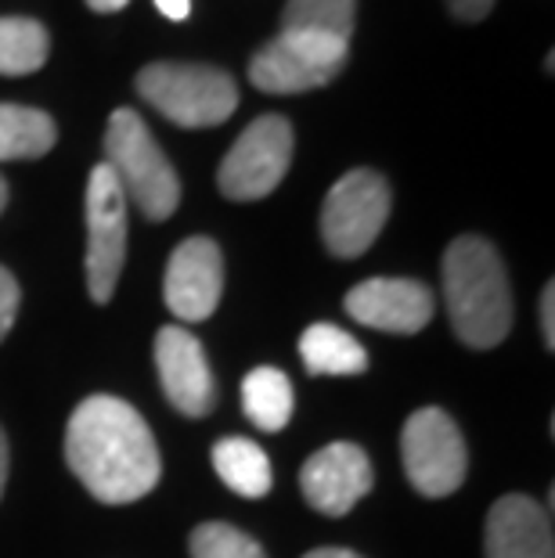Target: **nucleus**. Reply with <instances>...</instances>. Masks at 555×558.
Returning a JSON list of instances; mask_svg holds the SVG:
<instances>
[{
    "label": "nucleus",
    "instance_id": "21",
    "mask_svg": "<svg viewBox=\"0 0 555 558\" xmlns=\"http://www.w3.org/2000/svg\"><path fill=\"white\" fill-rule=\"evenodd\" d=\"M188 548H192V558H267L260 541H253L245 530L231 526V522H203V526H195Z\"/></svg>",
    "mask_w": 555,
    "mask_h": 558
},
{
    "label": "nucleus",
    "instance_id": "14",
    "mask_svg": "<svg viewBox=\"0 0 555 558\" xmlns=\"http://www.w3.org/2000/svg\"><path fill=\"white\" fill-rule=\"evenodd\" d=\"M487 558H555L552 512L527 494H505L487 515Z\"/></svg>",
    "mask_w": 555,
    "mask_h": 558
},
{
    "label": "nucleus",
    "instance_id": "19",
    "mask_svg": "<svg viewBox=\"0 0 555 558\" xmlns=\"http://www.w3.org/2000/svg\"><path fill=\"white\" fill-rule=\"evenodd\" d=\"M51 54V37L44 22L26 15L0 19V76H29Z\"/></svg>",
    "mask_w": 555,
    "mask_h": 558
},
{
    "label": "nucleus",
    "instance_id": "11",
    "mask_svg": "<svg viewBox=\"0 0 555 558\" xmlns=\"http://www.w3.org/2000/svg\"><path fill=\"white\" fill-rule=\"evenodd\" d=\"M156 367L162 393L184 418H206L217 408L214 367L206 361V350L195 331L184 325H167L156 336Z\"/></svg>",
    "mask_w": 555,
    "mask_h": 558
},
{
    "label": "nucleus",
    "instance_id": "10",
    "mask_svg": "<svg viewBox=\"0 0 555 558\" xmlns=\"http://www.w3.org/2000/svg\"><path fill=\"white\" fill-rule=\"evenodd\" d=\"M224 295V253L214 239L195 234L173 248L167 278H162V300L170 314L184 325L214 317Z\"/></svg>",
    "mask_w": 555,
    "mask_h": 558
},
{
    "label": "nucleus",
    "instance_id": "5",
    "mask_svg": "<svg viewBox=\"0 0 555 558\" xmlns=\"http://www.w3.org/2000/svg\"><path fill=\"white\" fill-rule=\"evenodd\" d=\"M292 148V123L286 116H260L242 130L231 151L224 156L217 170V187L231 202H256L267 198L275 187L286 181Z\"/></svg>",
    "mask_w": 555,
    "mask_h": 558
},
{
    "label": "nucleus",
    "instance_id": "29",
    "mask_svg": "<svg viewBox=\"0 0 555 558\" xmlns=\"http://www.w3.org/2000/svg\"><path fill=\"white\" fill-rule=\"evenodd\" d=\"M4 206H8V181L0 177V213H4Z\"/></svg>",
    "mask_w": 555,
    "mask_h": 558
},
{
    "label": "nucleus",
    "instance_id": "15",
    "mask_svg": "<svg viewBox=\"0 0 555 558\" xmlns=\"http://www.w3.org/2000/svg\"><path fill=\"white\" fill-rule=\"evenodd\" d=\"M306 375H361L369 372V353L350 331L336 325H311L300 339Z\"/></svg>",
    "mask_w": 555,
    "mask_h": 558
},
{
    "label": "nucleus",
    "instance_id": "2",
    "mask_svg": "<svg viewBox=\"0 0 555 558\" xmlns=\"http://www.w3.org/2000/svg\"><path fill=\"white\" fill-rule=\"evenodd\" d=\"M444 303L455 336L472 350H491L512 328V289L505 259L487 239L462 234L444 253Z\"/></svg>",
    "mask_w": 555,
    "mask_h": 558
},
{
    "label": "nucleus",
    "instance_id": "18",
    "mask_svg": "<svg viewBox=\"0 0 555 558\" xmlns=\"http://www.w3.org/2000/svg\"><path fill=\"white\" fill-rule=\"evenodd\" d=\"M214 469H217L220 483L239 497H264V494H270V483H275L267 454L253 444V439H242V436L220 439L214 447Z\"/></svg>",
    "mask_w": 555,
    "mask_h": 558
},
{
    "label": "nucleus",
    "instance_id": "13",
    "mask_svg": "<svg viewBox=\"0 0 555 558\" xmlns=\"http://www.w3.org/2000/svg\"><path fill=\"white\" fill-rule=\"evenodd\" d=\"M372 461L358 444H328L317 454H311L303 461L300 472V486L303 497L311 501V508H317L322 515H347L353 505L361 501L364 494L372 490Z\"/></svg>",
    "mask_w": 555,
    "mask_h": 558
},
{
    "label": "nucleus",
    "instance_id": "6",
    "mask_svg": "<svg viewBox=\"0 0 555 558\" xmlns=\"http://www.w3.org/2000/svg\"><path fill=\"white\" fill-rule=\"evenodd\" d=\"M389 184L375 170H350L339 177L322 206V239L339 259H358L369 253L389 220Z\"/></svg>",
    "mask_w": 555,
    "mask_h": 558
},
{
    "label": "nucleus",
    "instance_id": "4",
    "mask_svg": "<svg viewBox=\"0 0 555 558\" xmlns=\"http://www.w3.org/2000/svg\"><path fill=\"white\" fill-rule=\"evenodd\" d=\"M134 87L159 116L184 130L220 126L239 109V83L217 65L152 62L137 73Z\"/></svg>",
    "mask_w": 555,
    "mask_h": 558
},
{
    "label": "nucleus",
    "instance_id": "24",
    "mask_svg": "<svg viewBox=\"0 0 555 558\" xmlns=\"http://www.w3.org/2000/svg\"><path fill=\"white\" fill-rule=\"evenodd\" d=\"M494 0H447V11L462 22H483L491 15Z\"/></svg>",
    "mask_w": 555,
    "mask_h": 558
},
{
    "label": "nucleus",
    "instance_id": "3",
    "mask_svg": "<svg viewBox=\"0 0 555 558\" xmlns=\"http://www.w3.org/2000/svg\"><path fill=\"white\" fill-rule=\"evenodd\" d=\"M105 166L120 181L126 202L148 220H170L181 206V181L156 134L134 109H116L105 126Z\"/></svg>",
    "mask_w": 555,
    "mask_h": 558
},
{
    "label": "nucleus",
    "instance_id": "22",
    "mask_svg": "<svg viewBox=\"0 0 555 558\" xmlns=\"http://www.w3.org/2000/svg\"><path fill=\"white\" fill-rule=\"evenodd\" d=\"M19 303H22V289L15 275L8 267H0V342L11 328H15V317H19Z\"/></svg>",
    "mask_w": 555,
    "mask_h": 558
},
{
    "label": "nucleus",
    "instance_id": "20",
    "mask_svg": "<svg viewBox=\"0 0 555 558\" xmlns=\"http://www.w3.org/2000/svg\"><path fill=\"white\" fill-rule=\"evenodd\" d=\"M358 26V0H289L281 11V29L289 33H317V37H353Z\"/></svg>",
    "mask_w": 555,
    "mask_h": 558
},
{
    "label": "nucleus",
    "instance_id": "8",
    "mask_svg": "<svg viewBox=\"0 0 555 558\" xmlns=\"http://www.w3.org/2000/svg\"><path fill=\"white\" fill-rule=\"evenodd\" d=\"M400 458H405L411 486L426 497H447L466 483V439L451 414L441 408H419L405 422Z\"/></svg>",
    "mask_w": 555,
    "mask_h": 558
},
{
    "label": "nucleus",
    "instance_id": "17",
    "mask_svg": "<svg viewBox=\"0 0 555 558\" xmlns=\"http://www.w3.org/2000/svg\"><path fill=\"white\" fill-rule=\"evenodd\" d=\"M58 123L29 105H0V162L40 159L55 148Z\"/></svg>",
    "mask_w": 555,
    "mask_h": 558
},
{
    "label": "nucleus",
    "instance_id": "28",
    "mask_svg": "<svg viewBox=\"0 0 555 558\" xmlns=\"http://www.w3.org/2000/svg\"><path fill=\"white\" fill-rule=\"evenodd\" d=\"M303 558H361V555L350 551V548H317V551L303 555Z\"/></svg>",
    "mask_w": 555,
    "mask_h": 558
},
{
    "label": "nucleus",
    "instance_id": "26",
    "mask_svg": "<svg viewBox=\"0 0 555 558\" xmlns=\"http://www.w3.org/2000/svg\"><path fill=\"white\" fill-rule=\"evenodd\" d=\"M8 465H11V450H8V436H4V429H0V497H4Z\"/></svg>",
    "mask_w": 555,
    "mask_h": 558
},
{
    "label": "nucleus",
    "instance_id": "12",
    "mask_svg": "<svg viewBox=\"0 0 555 558\" xmlns=\"http://www.w3.org/2000/svg\"><path fill=\"white\" fill-rule=\"evenodd\" d=\"M436 300L415 278H369L347 292V314L364 328L389 336H415L430 325Z\"/></svg>",
    "mask_w": 555,
    "mask_h": 558
},
{
    "label": "nucleus",
    "instance_id": "27",
    "mask_svg": "<svg viewBox=\"0 0 555 558\" xmlns=\"http://www.w3.org/2000/svg\"><path fill=\"white\" fill-rule=\"evenodd\" d=\"M130 0H87L91 11H98V15H116V11H123Z\"/></svg>",
    "mask_w": 555,
    "mask_h": 558
},
{
    "label": "nucleus",
    "instance_id": "1",
    "mask_svg": "<svg viewBox=\"0 0 555 558\" xmlns=\"http://www.w3.org/2000/svg\"><path fill=\"white\" fill-rule=\"evenodd\" d=\"M65 461L101 505H130L156 490L162 461L148 422L120 397H87L69 418Z\"/></svg>",
    "mask_w": 555,
    "mask_h": 558
},
{
    "label": "nucleus",
    "instance_id": "9",
    "mask_svg": "<svg viewBox=\"0 0 555 558\" xmlns=\"http://www.w3.org/2000/svg\"><path fill=\"white\" fill-rule=\"evenodd\" d=\"M126 195L105 162L87 181V292L94 303H109L126 264Z\"/></svg>",
    "mask_w": 555,
    "mask_h": 558
},
{
    "label": "nucleus",
    "instance_id": "16",
    "mask_svg": "<svg viewBox=\"0 0 555 558\" xmlns=\"http://www.w3.org/2000/svg\"><path fill=\"white\" fill-rule=\"evenodd\" d=\"M292 383L281 367H253L242 383V408L256 429L264 433H281L292 418Z\"/></svg>",
    "mask_w": 555,
    "mask_h": 558
},
{
    "label": "nucleus",
    "instance_id": "25",
    "mask_svg": "<svg viewBox=\"0 0 555 558\" xmlns=\"http://www.w3.org/2000/svg\"><path fill=\"white\" fill-rule=\"evenodd\" d=\"M156 8L173 22H184L188 15H192V0H156Z\"/></svg>",
    "mask_w": 555,
    "mask_h": 558
},
{
    "label": "nucleus",
    "instance_id": "7",
    "mask_svg": "<svg viewBox=\"0 0 555 558\" xmlns=\"http://www.w3.org/2000/svg\"><path fill=\"white\" fill-rule=\"evenodd\" d=\"M347 40L281 29L275 40L253 54L250 80L264 94H303L333 83L347 65Z\"/></svg>",
    "mask_w": 555,
    "mask_h": 558
},
{
    "label": "nucleus",
    "instance_id": "23",
    "mask_svg": "<svg viewBox=\"0 0 555 558\" xmlns=\"http://www.w3.org/2000/svg\"><path fill=\"white\" fill-rule=\"evenodd\" d=\"M541 339L548 350H555V281L541 289Z\"/></svg>",
    "mask_w": 555,
    "mask_h": 558
}]
</instances>
